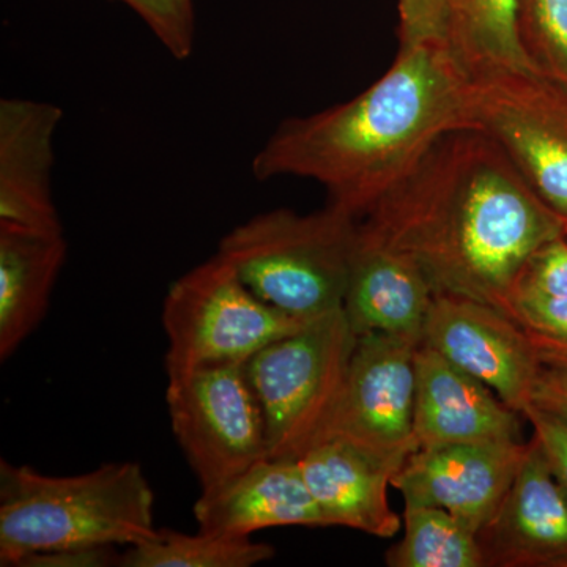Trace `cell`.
I'll use <instances>...</instances> for the list:
<instances>
[{"label": "cell", "mask_w": 567, "mask_h": 567, "mask_svg": "<svg viewBox=\"0 0 567 567\" xmlns=\"http://www.w3.org/2000/svg\"><path fill=\"white\" fill-rule=\"evenodd\" d=\"M533 429V439L543 450L547 464L567 488V420L535 404L522 412Z\"/></svg>", "instance_id": "26"}, {"label": "cell", "mask_w": 567, "mask_h": 567, "mask_svg": "<svg viewBox=\"0 0 567 567\" xmlns=\"http://www.w3.org/2000/svg\"><path fill=\"white\" fill-rule=\"evenodd\" d=\"M399 39L401 47L445 41L443 0H399Z\"/></svg>", "instance_id": "27"}, {"label": "cell", "mask_w": 567, "mask_h": 567, "mask_svg": "<svg viewBox=\"0 0 567 567\" xmlns=\"http://www.w3.org/2000/svg\"><path fill=\"white\" fill-rule=\"evenodd\" d=\"M518 0H443L445 43L472 78L533 71L517 32Z\"/></svg>", "instance_id": "19"}, {"label": "cell", "mask_w": 567, "mask_h": 567, "mask_svg": "<svg viewBox=\"0 0 567 567\" xmlns=\"http://www.w3.org/2000/svg\"><path fill=\"white\" fill-rule=\"evenodd\" d=\"M517 290L567 297V237L565 234L547 241L533 254L532 259L518 276L516 292Z\"/></svg>", "instance_id": "25"}, {"label": "cell", "mask_w": 567, "mask_h": 567, "mask_svg": "<svg viewBox=\"0 0 567 567\" xmlns=\"http://www.w3.org/2000/svg\"><path fill=\"white\" fill-rule=\"evenodd\" d=\"M275 557V548L251 536L204 532L196 535L156 529L155 535L126 547L123 567H251Z\"/></svg>", "instance_id": "20"}, {"label": "cell", "mask_w": 567, "mask_h": 567, "mask_svg": "<svg viewBox=\"0 0 567 567\" xmlns=\"http://www.w3.org/2000/svg\"><path fill=\"white\" fill-rule=\"evenodd\" d=\"M528 442L450 443L420 447L391 480L405 506L446 509L473 529L495 516L527 456Z\"/></svg>", "instance_id": "11"}, {"label": "cell", "mask_w": 567, "mask_h": 567, "mask_svg": "<svg viewBox=\"0 0 567 567\" xmlns=\"http://www.w3.org/2000/svg\"><path fill=\"white\" fill-rule=\"evenodd\" d=\"M528 334L544 364L567 368V341H559V339L547 338L543 334Z\"/></svg>", "instance_id": "29"}, {"label": "cell", "mask_w": 567, "mask_h": 567, "mask_svg": "<svg viewBox=\"0 0 567 567\" xmlns=\"http://www.w3.org/2000/svg\"><path fill=\"white\" fill-rule=\"evenodd\" d=\"M136 11L173 58L186 61L194 50L193 0H121Z\"/></svg>", "instance_id": "23"}, {"label": "cell", "mask_w": 567, "mask_h": 567, "mask_svg": "<svg viewBox=\"0 0 567 567\" xmlns=\"http://www.w3.org/2000/svg\"><path fill=\"white\" fill-rule=\"evenodd\" d=\"M423 344L442 353L522 413L533 404L544 364L527 330L492 306L435 295Z\"/></svg>", "instance_id": "10"}, {"label": "cell", "mask_w": 567, "mask_h": 567, "mask_svg": "<svg viewBox=\"0 0 567 567\" xmlns=\"http://www.w3.org/2000/svg\"><path fill=\"white\" fill-rule=\"evenodd\" d=\"M475 130L473 78L445 41L401 47L391 69L353 100L284 121L252 159L259 182L320 183L328 204L361 219L436 142Z\"/></svg>", "instance_id": "2"}, {"label": "cell", "mask_w": 567, "mask_h": 567, "mask_svg": "<svg viewBox=\"0 0 567 567\" xmlns=\"http://www.w3.org/2000/svg\"><path fill=\"white\" fill-rule=\"evenodd\" d=\"M477 540L486 567H567V488L533 436L513 486Z\"/></svg>", "instance_id": "12"}, {"label": "cell", "mask_w": 567, "mask_h": 567, "mask_svg": "<svg viewBox=\"0 0 567 567\" xmlns=\"http://www.w3.org/2000/svg\"><path fill=\"white\" fill-rule=\"evenodd\" d=\"M155 495L136 462L51 476L0 462V565L132 547L156 533Z\"/></svg>", "instance_id": "3"}, {"label": "cell", "mask_w": 567, "mask_h": 567, "mask_svg": "<svg viewBox=\"0 0 567 567\" xmlns=\"http://www.w3.org/2000/svg\"><path fill=\"white\" fill-rule=\"evenodd\" d=\"M167 379L171 425L203 492L270 457L262 406L245 363L199 365Z\"/></svg>", "instance_id": "7"}, {"label": "cell", "mask_w": 567, "mask_h": 567, "mask_svg": "<svg viewBox=\"0 0 567 567\" xmlns=\"http://www.w3.org/2000/svg\"><path fill=\"white\" fill-rule=\"evenodd\" d=\"M62 117L61 107L52 103L0 102V224L63 234L51 189L54 140Z\"/></svg>", "instance_id": "13"}, {"label": "cell", "mask_w": 567, "mask_h": 567, "mask_svg": "<svg viewBox=\"0 0 567 567\" xmlns=\"http://www.w3.org/2000/svg\"><path fill=\"white\" fill-rule=\"evenodd\" d=\"M517 32L532 69L567 89V0H518Z\"/></svg>", "instance_id": "22"}, {"label": "cell", "mask_w": 567, "mask_h": 567, "mask_svg": "<svg viewBox=\"0 0 567 567\" xmlns=\"http://www.w3.org/2000/svg\"><path fill=\"white\" fill-rule=\"evenodd\" d=\"M404 537L386 554L391 567H486L477 532L446 509L405 506Z\"/></svg>", "instance_id": "21"}, {"label": "cell", "mask_w": 567, "mask_h": 567, "mask_svg": "<svg viewBox=\"0 0 567 567\" xmlns=\"http://www.w3.org/2000/svg\"><path fill=\"white\" fill-rule=\"evenodd\" d=\"M435 289L406 254L380 244L361 230L344 298V315L353 333H385L423 342V330Z\"/></svg>", "instance_id": "15"}, {"label": "cell", "mask_w": 567, "mask_h": 567, "mask_svg": "<svg viewBox=\"0 0 567 567\" xmlns=\"http://www.w3.org/2000/svg\"><path fill=\"white\" fill-rule=\"evenodd\" d=\"M308 322L265 303L215 254L173 282L164 298L167 375L199 365L246 363Z\"/></svg>", "instance_id": "6"}, {"label": "cell", "mask_w": 567, "mask_h": 567, "mask_svg": "<svg viewBox=\"0 0 567 567\" xmlns=\"http://www.w3.org/2000/svg\"><path fill=\"white\" fill-rule=\"evenodd\" d=\"M565 235L567 237V219H565Z\"/></svg>", "instance_id": "30"}, {"label": "cell", "mask_w": 567, "mask_h": 567, "mask_svg": "<svg viewBox=\"0 0 567 567\" xmlns=\"http://www.w3.org/2000/svg\"><path fill=\"white\" fill-rule=\"evenodd\" d=\"M357 344L344 309L309 320L245 363L267 425L270 457L300 458L327 440Z\"/></svg>", "instance_id": "5"}, {"label": "cell", "mask_w": 567, "mask_h": 567, "mask_svg": "<svg viewBox=\"0 0 567 567\" xmlns=\"http://www.w3.org/2000/svg\"><path fill=\"white\" fill-rule=\"evenodd\" d=\"M473 118L533 192L567 219V89L533 71L473 78Z\"/></svg>", "instance_id": "8"}, {"label": "cell", "mask_w": 567, "mask_h": 567, "mask_svg": "<svg viewBox=\"0 0 567 567\" xmlns=\"http://www.w3.org/2000/svg\"><path fill=\"white\" fill-rule=\"evenodd\" d=\"M511 319L528 333L567 341V297L517 290L511 303Z\"/></svg>", "instance_id": "24"}, {"label": "cell", "mask_w": 567, "mask_h": 567, "mask_svg": "<svg viewBox=\"0 0 567 567\" xmlns=\"http://www.w3.org/2000/svg\"><path fill=\"white\" fill-rule=\"evenodd\" d=\"M358 223L369 237L412 257L436 295L470 298L509 319L525 265L565 234V219L487 134L472 128L436 142Z\"/></svg>", "instance_id": "1"}, {"label": "cell", "mask_w": 567, "mask_h": 567, "mask_svg": "<svg viewBox=\"0 0 567 567\" xmlns=\"http://www.w3.org/2000/svg\"><path fill=\"white\" fill-rule=\"evenodd\" d=\"M357 229L331 204L309 215L278 208L234 227L216 254L265 303L311 320L344 305Z\"/></svg>", "instance_id": "4"}, {"label": "cell", "mask_w": 567, "mask_h": 567, "mask_svg": "<svg viewBox=\"0 0 567 567\" xmlns=\"http://www.w3.org/2000/svg\"><path fill=\"white\" fill-rule=\"evenodd\" d=\"M533 404L567 420V368L544 365Z\"/></svg>", "instance_id": "28"}, {"label": "cell", "mask_w": 567, "mask_h": 567, "mask_svg": "<svg viewBox=\"0 0 567 567\" xmlns=\"http://www.w3.org/2000/svg\"><path fill=\"white\" fill-rule=\"evenodd\" d=\"M420 344L402 336H357L344 394L327 440L352 443L395 470L420 450L413 429Z\"/></svg>", "instance_id": "9"}, {"label": "cell", "mask_w": 567, "mask_h": 567, "mask_svg": "<svg viewBox=\"0 0 567 567\" xmlns=\"http://www.w3.org/2000/svg\"><path fill=\"white\" fill-rule=\"evenodd\" d=\"M306 486L315 496L327 527L393 537L401 517L388 498L398 470L341 439L324 440L298 458Z\"/></svg>", "instance_id": "17"}, {"label": "cell", "mask_w": 567, "mask_h": 567, "mask_svg": "<svg viewBox=\"0 0 567 567\" xmlns=\"http://www.w3.org/2000/svg\"><path fill=\"white\" fill-rule=\"evenodd\" d=\"M413 429L420 447L522 440V413L486 383L421 342L415 354Z\"/></svg>", "instance_id": "14"}, {"label": "cell", "mask_w": 567, "mask_h": 567, "mask_svg": "<svg viewBox=\"0 0 567 567\" xmlns=\"http://www.w3.org/2000/svg\"><path fill=\"white\" fill-rule=\"evenodd\" d=\"M63 234L0 224V358L9 360L47 316L65 264Z\"/></svg>", "instance_id": "18"}, {"label": "cell", "mask_w": 567, "mask_h": 567, "mask_svg": "<svg viewBox=\"0 0 567 567\" xmlns=\"http://www.w3.org/2000/svg\"><path fill=\"white\" fill-rule=\"evenodd\" d=\"M199 529L251 536L276 527H327L297 458L267 457L224 486L200 492Z\"/></svg>", "instance_id": "16"}]
</instances>
